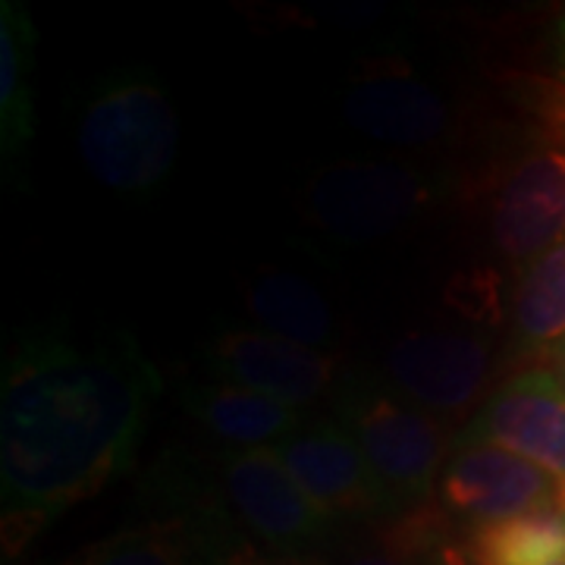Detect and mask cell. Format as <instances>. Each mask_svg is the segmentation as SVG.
<instances>
[{"label":"cell","instance_id":"6da1fadb","mask_svg":"<svg viewBox=\"0 0 565 565\" xmlns=\"http://www.w3.org/2000/svg\"><path fill=\"white\" fill-rule=\"evenodd\" d=\"M161 390V371L122 330H35L13 345L0 384L7 546L132 468Z\"/></svg>","mask_w":565,"mask_h":565},{"label":"cell","instance_id":"7a4b0ae2","mask_svg":"<svg viewBox=\"0 0 565 565\" xmlns=\"http://www.w3.org/2000/svg\"><path fill=\"white\" fill-rule=\"evenodd\" d=\"M76 145L85 170L104 189L129 202H145L177 170V107L151 76L136 70L110 73L82 107Z\"/></svg>","mask_w":565,"mask_h":565},{"label":"cell","instance_id":"3957f363","mask_svg":"<svg viewBox=\"0 0 565 565\" xmlns=\"http://www.w3.org/2000/svg\"><path fill=\"white\" fill-rule=\"evenodd\" d=\"M449 177L430 167L377 158L330 161L305 182V217L337 243H374L444 202Z\"/></svg>","mask_w":565,"mask_h":565},{"label":"cell","instance_id":"277c9868","mask_svg":"<svg viewBox=\"0 0 565 565\" xmlns=\"http://www.w3.org/2000/svg\"><path fill=\"white\" fill-rule=\"evenodd\" d=\"M337 422L362 446L396 512L422 505L440 487L446 430L434 415L399 399L371 374L349 377L337 393Z\"/></svg>","mask_w":565,"mask_h":565},{"label":"cell","instance_id":"5b68a950","mask_svg":"<svg viewBox=\"0 0 565 565\" xmlns=\"http://www.w3.org/2000/svg\"><path fill=\"white\" fill-rule=\"evenodd\" d=\"M221 481L236 519L270 553L305 559L330 541L333 519L311 503L274 449L223 452Z\"/></svg>","mask_w":565,"mask_h":565},{"label":"cell","instance_id":"8992f818","mask_svg":"<svg viewBox=\"0 0 565 565\" xmlns=\"http://www.w3.org/2000/svg\"><path fill=\"white\" fill-rule=\"evenodd\" d=\"M449 512L484 527L541 512H565V481L503 446H462L440 478Z\"/></svg>","mask_w":565,"mask_h":565},{"label":"cell","instance_id":"52a82bcc","mask_svg":"<svg viewBox=\"0 0 565 565\" xmlns=\"http://www.w3.org/2000/svg\"><path fill=\"white\" fill-rule=\"evenodd\" d=\"M311 503L333 522H377L396 509L374 478L362 446L340 422L311 418L274 446Z\"/></svg>","mask_w":565,"mask_h":565},{"label":"cell","instance_id":"ba28073f","mask_svg":"<svg viewBox=\"0 0 565 565\" xmlns=\"http://www.w3.org/2000/svg\"><path fill=\"white\" fill-rule=\"evenodd\" d=\"M386 386L427 415H459L490 377V343L459 330H412L390 345Z\"/></svg>","mask_w":565,"mask_h":565},{"label":"cell","instance_id":"9c48e42d","mask_svg":"<svg viewBox=\"0 0 565 565\" xmlns=\"http://www.w3.org/2000/svg\"><path fill=\"white\" fill-rule=\"evenodd\" d=\"M484 444L525 456L565 481V390L559 377L531 367L493 390L456 437V449Z\"/></svg>","mask_w":565,"mask_h":565},{"label":"cell","instance_id":"30bf717a","mask_svg":"<svg viewBox=\"0 0 565 565\" xmlns=\"http://www.w3.org/2000/svg\"><path fill=\"white\" fill-rule=\"evenodd\" d=\"M204 359L214 381L243 386L292 408L321 399L340 371L333 352L289 343L264 330L217 333L204 349Z\"/></svg>","mask_w":565,"mask_h":565},{"label":"cell","instance_id":"8fae6325","mask_svg":"<svg viewBox=\"0 0 565 565\" xmlns=\"http://www.w3.org/2000/svg\"><path fill=\"white\" fill-rule=\"evenodd\" d=\"M490 233L505 258L522 267L565 243L563 148H537L505 170L490 202Z\"/></svg>","mask_w":565,"mask_h":565},{"label":"cell","instance_id":"7c38bea8","mask_svg":"<svg viewBox=\"0 0 565 565\" xmlns=\"http://www.w3.org/2000/svg\"><path fill=\"white\" fill-rule=\"evenodd\" d=\"M343 120L364 139L415 148L444 136L452 122L446 98L403 63H377L349 82Z\"/></svg>","mask_w":565,"mask_h":565},{"label":"cell","instance_id":"4fadbf2b","mask_svg":"<svg viewBox=\"0 0 565 565\" xmlns=\"http://www.w3.org/2000/svg\"><path fill=\"white\" fill-rule=\"evenodd\" d=\"M182 403L192 422L217 440L223 452L274 449L305 422L299 408L223 381L189 386Z\"/></svg>","mask_w":565,"mask_h":565},{"label":"cell","instance_id":"5bb4252c","mask_svg":"<svg viewBox=\"0 0 565 565\" xmlns=\"http://www.w3.org/2000/svg\"><path fill=\"white\" fill-rule=\"evenodd\" d=\"M255 330L274 333L289 343L330 352L340 343V323L321 289L292 270H264L245 292Z\"/></svg>","mask_w":565,"mask_h":565},{"label":"cell","instance_id":"9a60e30c","mask_svg":"<svg viewBox=\"0 0 565 565\" xmlns=\"http://www.w3.org/2000/svg\"><path fill=\"white\" fill-rule=\"evenodd\" d=\"M214 546L211 522L189 512L122 527L66 565H204Z\"/></svg>","mask_w":565,"mask_h":565},{"label":"cell","instance_id":"2e32d148","mask_svg":"<svg viewBox=\"0 0 565 565\" xmlns=\"http://www.w3.org/2000/svg\"><path fill=\"white\" fill-rule=\"evenodd\" d=\"M35 25L20 0L0 3V151L3 161L20 163L35 136L32 117V70H35Z\"/></svg>","mask_w":565,"mask_h":565},{"label":"cell","instance_id":"e0dca14e","mask_svg":"<svg viewBox=\"0 0 565 565\" xmlns=\"http://www.w3.org/2000/svg\"><path fill=\"white\" fill-rule=\"evenodd\" d=\"M512 343L522 352L565 343V243L522 267L512 289Z\"/></svg>","mask_w":565,"mask_h":565},{"label":"cell","instance_id":"ac0fdd59","mask_svg":"<svg viewBox=\"0 0 565 565\" xmlns=\"http://www.w3.org/2000/svg\"><path fill=\"white\" fill-rule=\"evenodd\" d=\"M475 565H565V512H541L478 527Z\"/></svg>","mask_w":565,"mask_h":565},{"label":"cell","instance_id":"d6986e66","mask_svg":"<svg viewBox=\"0 0 565 565\" xmlns=\"http://www.w3.org/2000/svg\"><path fill=\"white\" fill-rule=\"evenodd\" d=\"M221 565H311L299 556H280V553H258L255 546H233Z\"/></svg>","mask_w":565,"mask_h":565},{"label":"cell","instance_id":"ffe728a7","mask_svg":"<svg viewBox=\"0 0 565 565\" xmlns=\"http://www.w3.org/2000/svg\"><path fill=\"white\" fill-rule=\"evenodd\" d=\"M553 63H556V73L565 82V17L556 22V32H553Z\"/></svg>","mask_w":565,"mask_h":565},{"label":"cell","instance_id":"44dd1931","mask_svg":"<svg viewBox=\"0 0 565 565\" xmlns=\"http://www.w3.org/2000/svg\"><path fill=\"white\" fill-rule=\"evenodd\" d=\"M345 565H408L396 556H386V553H359L352 559H345Z\"/></svg>","mask_w":565,"mask_h":565},{"label":"cell","instance_id":"7402d4cb","mask_svg":"<svg viewBox=\"0 0 565 565\" xmlns=\"http://www.w3.org/2000/svg\"><path fill=\"white\" fill-rule=\"evenodd\" d=\"M550 355H553V362H556V371H553V374L559 377V384H563V390H565V343L556 345Z\"/></svg>","mask_w":565,"mask_h":565},{"label":"cell","instance_id":"603a6c76","mask_svg":"<svg viewBox=\"0 0 565 565\" xmlns=\"http://www.w3.org/2000/svg\"><path fill=\"white\" fill-rule=\"evenodd\" d=\"M563 132H565V126H563Z\"/></svg>","mask_w":565,"mask_h":565}]
</instances>
